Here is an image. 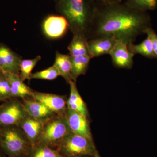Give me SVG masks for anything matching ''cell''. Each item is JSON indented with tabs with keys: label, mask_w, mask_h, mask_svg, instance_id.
<instances>
[{
	"label": "cell",
	"mask_w": 157,
	"mask_h": 157,
	"mask_svg": "<svg viewBox=\"0 0 157 157\" xmlns=\"http://www.w3.org/2000/svg\"><path fill=\"white\" fill-rule=\"evenodd\" d=\"M21 57L4 44H0V70L2 73L19 75Z\"/></svg>",
	"instance_id": "cell-11"
},
{
	"label": "cell",
	"mask_w": 157,
	"mask_h": 157,
	"mask_svg": "<svg viewBox=\"0 0 157 157\" xmlns=\"http://www.w3.org/2000/svg\"><path fill=\"white\" fill-rule=\"evenodd\" d=\"M109 55L116 67L125 69L133 67L135 55L129 50L127 43L118 40Z\"/></svg>",
	"instance_id": "cell-10"
},
{
	"label": "cell",
	"mask_w": 157,
	"mask_h": 157,
	"mask_svg": "<svg viewBox=\"0 0 157 157\" xmlns=\"http://www.w3.org/2000/svg\"><path fill=\"white\" fill-rule=\"evenodd\" d=\"M44 123L28 115L18 127L23 132L29 143L35 146L38 143Z\"/></svg>",
	"instance_id": "cell-13"
},
{
	"label": "cell",
	"mask_w": 157,
	"mask_h": 157,
	"mask_svg": "<svg viewBox=\"0 0 157 157\" xmlns=\"http://www.w3.org/2000/svg\"><path fill=\"white\" fill-rule=\"evenodd\" d=\"M59 144L63 153L69 156L94 155L96 152L92 140L73 133H69Z\"/></svg>",
	"instance_id": "cell-4"
},
{
	"label": "cell",
	"mask_w": 157,
	"mask_h": 157,
	"mask_svg": "<svg viewBox=\"0 0 157 157\" xmlns=\"http://www.w3.org/2000/svg\"><path fill=\"white\" fill-rule=\"evenodd\" d=\"M28 115L23 103L17 100L9 101L0 107V125L18 126Z\"/></svg>",
	"instance_id": "cell-6"
},
{
	"label": "cell",
	"mask_w": 157,
	"mask_h": 157,
	"mask_svg": "<svg viewBox=\"0 0 157 157\" xmlns=\"http://www.w3.org/2000/svg\"><path fill=\"white\" fill-rule=\"evenodd\" d=\"M94 157H101L98 154V152L97 151L96 152L95 154L94 155Z\"/></svg>",
	"instance_id": "cell-28"
},
{
	"label": "cell",
	"mask_w": 157,
	"mask_h": 157,
	"mask_svg": "<svg viewBox=\"0 0 157 157\" xmlns=\"http://www.w3.org/2000/svg\"><path fill=\"white\" fill-rule=\"evenodd\" d=\"M58 6L73 36L87 39L97 5L91 0H59Z\"/></svg>",
	"instance_id": "cell-2"
},
{
	"label": "cell",
	"mask_w": 157,
	"mask_h": 157,
	"mask_svg": "<svg viewBox=\"0 0 157 157\" xmlns=\"http://www.w3.org/2000/svg\"><path fill=\"white\" fill-rule=\"evenodd\" d=\"M9 81L12 98H19L23 100L32 98L34 91L24 83L17 74L6 73Z\"/></svg>",
	"instance_id": "cell-15"
},
{
	"label": "cell",
	"mask_w": 157,
	"mask_h": 157,
	"mask_svg": "<svg viewBox=\"0 0 157 157\" xmlns=\"http://www.w3.org/2000/svg\"><path fill=\"white\" fill-rule=\"evenodd\" d=\"M145 34L147 35L151 40L153 50L156 58H157V34L152 27L149 28L145 32Z\"/></svg>",
	"instance_id": "cell-26"
},
{
	"label": "cell",
	"mask_w": 157,
	"mask_h": 157,
	"mask_svg": "<svg viewBox=\"0 0 157 157\" xmlns=\"http://www.w3.org/2000/svg\"><path fill=\"white\" fill-rule=\"evenodd\" d=\"M118 40L115 37L107 36L89 39L87 46L92 58L109 54L116 44Z\"/></svg>",
	"instance_id": "cell-12"
},
{
	"label": "cell",
	"mask_w": 157,
	"mask_h": 157,
	"mask_svg": "<svg viewBox=\"0 0 157 157\" xmlns=\"http://www.w3.org/2000/svg\"><path fill=\"white\" fill-rule=\"evenodd\" d=\"M42 30L46 37L50 39L61 38L69 29V24L63 16L50 15L44 20Z\"/></svg>",
	"instance_id": "cell-9"
},
{
	"label": "cell",
	"mask_w": 157,
	"mask_h": 157,
	"mask_svg": "<svg viewBox=\"0 0 157 157\" xmlns=\"http://www.w3.org/2000/svg\"><path fill=\"white\" fill-rule=\"evenodd\" d=\"M1 138H2V132H0V140H1Z\"/></svg>",
	"instance_id": "cell-29"
},
{
	"label": "cell",
	"mask_w": 157,
	"mask_h": 157,
	"mask_svg": "<svg viewBox=\"0 0 157 157\" xmlns=\"http://www.w3.org/2000/svg\"><path fill=\"white\" fill-rule=\"evenodd\" d=\"M60 76L59 70L54 66H52L42 71L32 73L30 79H42L44 80H52Z\"/></svg>",
	"instance_id": "cell-23"
},
{
	"label": "cell",
	"mask_w": 157,
	"mask_h": 157,
	"mask_svg": "<svg viewBox=\"0 0 157 157\" xmlns=\"http://www.w3.org/2000/svg\"><path fill=\"white\" fill-rule=\"evenodd\" d=\"M53 66L59 70L60 76L69 84L72 80L71 77L72 65L70 55L63 54L57 51Z\"/></svg>",
	"instance_id": "cell-18"
},
{
	"label": "cell",
	"mask_w": 157,
	"mask_h": 157,
	"mask_svg": "<svg viewBox=\"0 0 157 157\" xmlns=\"http://www.w3.org/2000/svg\"><path fill=\"white\" fill-rule=\"evenodd\" d=\"M151 27L146 12L130 8L124 3L97 6L87 39L113 37L128 45Z\"/></svg>",
	"instance_id": "cell-1"
},
{
	"label": "cell",
	"mask_w": 157,
	"mask_h": 157,
	"mask_svg": "<svg viewBox=\"0 0 157 157\" xmlns=\"http://www.w3.org/2000/svg\"><path fill=\"white\" fill-rule=\"evenodd\" d=\"M97 6L109 5L122 2V0H91Z\"/></svg>",
	"instance_id": "cell-27"
},
{
	"label": "cell",
	"mask_w": 157,
	"mask_h": 157,
	"mask_svg": "<svg viewBox=\"0 0 157 157\" xmlns=\"http://www.w3.org/2000/svg\"><path fill=\"white\" fill-rule=\"evenodd\" d=\"M129 50L135 54H140L147 58H156L153 50L152 45L150 38L147 36L140 44L135 45L134 43H131L128 45Z\"/></svg>",
	"instance_id": "cell-20"
},
{
	"label": "cell",
	"mask_w": 157,
	"mask_h": 157,
	"mask_svg": "<svg viewBox=\"0 0 157 157\" xmlns=\"http://www.w3.org/2000/svg\"><path fill=\"white\" fill-rule=\"evenodd\" d=\"M1 140L3 147L9 153L15 156L24 152L28 144L29 140L23 132L15 126L7 127L2 132Z\"/></svg>",
	"instance_id": "cell-5"
},
{
	"label": "cell",
	"mask_w": 157,
	"mask_h": 157,
	"mask_svg": "<svg viewBox=\"0 0 157 157\" xmlns=\"http://www.w3.org/2000/svg\"><path fill=\"white\" fill-rule=\"evenodd\" d=\"M0 157H1V156H0Z\"/></svg>",
	"instance_id": "cell-31"
},
{
	"label": "cell",
	"mask_w": 157,
	"mask_h": 157,
	"mask_svg": "<svg viewBox=\"0 0 157 157\" xmlns=\"http://www.w3.org/2000/svg\"><path fill=\"white\" fill-rule=\"evenodd\" d=\"M41 58L40 56H38L35 58L31 59L21 60L19 65V76L22 81L30 80V77L32 73V70Z\"/></svg>",
	"instance_id": "cell-21"
},
{
	"label": "cell",
	"mask_w": 157,
	"mask_h": 157,
	"mask_svg": "<svg viewBox=\"0 0 157 157\" xmlns=\"http://www.w3.org/2000/svg\"><path fill=\"white\" fill-rule=\"evenodd\" d=\"M71 79L76 82L80 75H84L87 72L91 57L89 56H71Z\"/></svg>",
	"instance_id": "cell-17"
},
{
	"label": "cell",
	"mask_w": 157,
	"mask_h": 157,
	"mask_svg": "<svg viewBox=\"0 0 157 157\" xmlns=\"http://www.w3.org/2000/svg\"><path fill=\"white\" fill-rule=\"evenodd\" d=\"M1 73V70H0V73Z\"/></svg>",
	"instance_id": "cell-30"
},
{
	"label": "cell",
	"mask_w": 157,
	"mask_h": 157,
	"mask_svg": "<svg viewBox=\"0 0 157 157\" xmlns=\"http://www.w3.org/2000/svg\"><path fill=\"white\" fill-rule=\"evenodd\" d=\"M32 157H64L57 151L46 145H42L37 148Z\"/></svg>",
	"instance_id": "cell-25"
},
{
	"label": "cell",
	"mask_w": 157,
	"mask_h": 157,
	"mask_svg": "<svg viewBox=\"0 0 157 157\" xmlns=\"http://www.w3.org/2000/svg\"><path fill=\"white\" fill-rule=\"evenodd\" d=\"M87 40L82 36L73 35V39L68 47L70 56H90L88 48Z\"/></svg>",
	"instance_id": "cell-19"
},
{
	"label": "cell",
	"mask_w": 157,
	"mask_h": 157,
	"mask_svg": "<svg viewBox=\"0 0 157 157\" xmlns=\"http://www.w3.org/2000/svg\"><path fill=\"white\" fill-rule=\"evenodd\" d=\"M32 98L44 104L56 115L65 116L67 109L66 96L33 91Z\"/></svg>",
	"instance_id": "cell-8"
},
{
	"label": "cell",
	"mask_w": 157,
	"mask_h": 157,
	"mask_svg": "<svg viewBox=\"0 0 157 157\" xmlns=\"http://www.w3.org/2000/svg\"><path fill=\"white\" fill-rule=\"evenodd\" d=\"M124 3L132 9L144 12L155 10L157 6V0H126Z\"/></svg>",
	"instance_id": "cell-22"
},
{
	"label": "cell",
	"mask_w": 157,
	"mask_h": 157,
	"mask_svg": "<svg viewBox=\"0 0 157 157\" xmlns=\"http://www.w3.org/2000/svg\"><path fill=\"white\" fill-rule=\"evenodd\" d=\"M23 104L29 115L44 122L57 115L44 104L33 98L24 100Z\"/></svg>",
	"instance_id": "cell-14"
},
{
	"label": "cell",
	"mask_w": 157,
	"mask_h": 157,
	"mask_svg": "<svg viewBox=\"0 0 157 157\" xmlns=\"http://www.w3.org/2000/svg\"><path fill=\"white\" fill-rule=\"evenodd\" d=\"M70 133L65 116L56 115L44 123L38 143L48 146L60 144Z\"/></svg>",
	"instance_id": "cell-3"
},
{
	"label": "cell",
	"mask_w": 157,
	"mask_h": 157,
	"mask_svg": "<svg viewBox=\"0 0 157 157\" xmlns=\"http://www.w3.org/2000/svg\"><path fill=\"white\" fill-rule=\"evenodd\" d=\"M65 117L70 133L83 136L93 141L87 117L68 108Z\"/></svg>",
	"instance_id": "cell-7"
},
{
	"label": "cell",
	"mask_w": 157,
	"mask_h": 157,
	"mask_svg": "<svg viewBox=\"0 0 157 157\" xmlns=\"http://www.w3.org/2000/svg\"><path fill=\"white\" fill-rule=\"evenodd\" d=\"M12 98L11 89L6 74L0 73V100H5Z\"/></svg>",
	"instance_id": "cell-24"
},
{
	"label": "cell",
	"mask_w": 157,
	"mask_h": 157,
	"mask_svg": "<svg viewBox=\"0 0 157 157\" xmlns=\"http://www.w3.org/2000/svg\"><path fill=\"white\" fill-rule=\"evenodd\" d=\"M69 84L70 86V95L67 101V107L68 109L79 113L87 117L89 114L87 107L78 93L76 82L71 80Z\"/></svg>",
	"instance_id": "cell-16"
}]
</instances>
